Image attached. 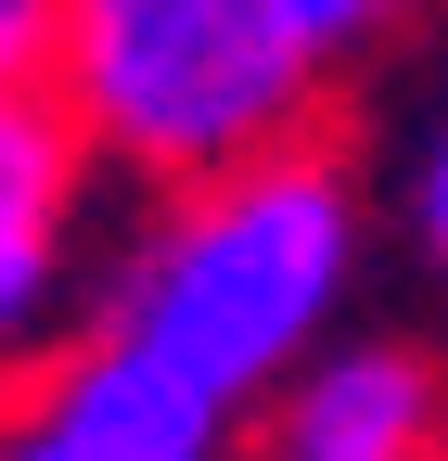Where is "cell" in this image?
Here are the masks:
<instances>
[{"label": "cell", "mask_w": 448, "mask_h": 461, "mask_svg": "<svg viewBox=\"0 0 448 461\" xmlns=\"http://www.w3.org/2000/svg\"><path fill=\"white\" fill-rule=\"evenodd\" d=\"M346 269H359V180L333 141H295L231 180L166 193L116 257V295L90 333L231 423L256 397H295V372L333 346Z\"/></svg>", "instance_id": "1"}, {"label": "cell", "mask_w": 448, "mask_h": 461, "mask_svg": "<svg viewBox=\"0 0 448 461\" xmlns=\"http://www.w3.org/2000/svg\"><path fill=\"white\" fill-rule=\"evenodd\" d=\"M333 51L295 0H51V115L129 193H193L320 141Z\"/></svg>", "instance_id": "2"}, {"label": "cell", "mask_w": 448, "mask_h": 461, "mask_svg": "<svg viewBox=\"0 0 448 461\" xmlns=\"http://www.w3.org/2000/svg\"><path fill=\"white\" fill-rule=\"evenodd\" d=\"M218 423L205 397H180L166 372H141L129 346H51V359L0 397V461H218Z\"/></svg>", "instance_id": "3"}, {"label": "cell", "mask_w": 448, "mask_h": 461, "mask_svg": "<svg viewBox=\"0 0 448 461\" xmlns=\"http://www.w3.org/2000/svg\"><path fill=\"white\" fill-rule=\"evenodd\" d=\"M103 167L77 154V129L51 103L0 115V372L51 359V321L77 295V218H90Z\"/></svg>", "instance_id": "4"}, {"label": "cell", "mask_w": 448, "mask_h": 461, "mask_svg": "<svg viewBox=\"0 0 448 461\" xmlns=\"http://www.w3.org/2000/svg\"><path fill=\"white\" fill-rule=\"evenodd\" d=\"M282 461H448V384L423 346H384V333H346L320 346L282 397Z\"/></svg>", "instance_id": "5"}, {"label": "cell", "mask_w": 448, "mask_h": 461, "mask_svg": "<svg viewBox=\"0 0 448 461\" xmlns=\"http://www.w3.org/2000/svg\"><path fill=\"white\" fill-rule=\"evenodd\" d=\"M51 103V0H0V115Z\"/></svg>", "instance_id": "6"}, {"label": "cell", "mask_w": 448, "mask_h": 461, "mask_svg": "<svg viewBox=\"0 0 448 461\" xmlns=\"http://www.w3.org/2000/svg\"><path fill=\"white\" fill-rule=\"evenodd\" d=\"M295 14H308V39L333 51V65H346V51H372L384 26H410L423 0H295Z\"/></svg>", "instance_id": "7"}, {"label": "cell", "mask_w": 448, "mask_h": 461, "mask_svg": "<svg viewBox=\"0 0 448 461\" xmlns=\"http://www.w3.org/2000/svg\"><path fill=\"white\" fill-rule=\"evenodd\" d=\"M410 230H423V257L448 269V103H435V129L410 154Z\"/></svg>", "instance_id": "8"}]
</instances>
